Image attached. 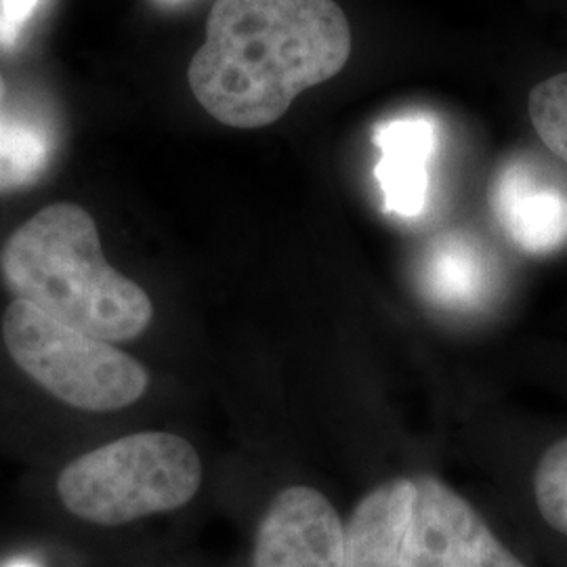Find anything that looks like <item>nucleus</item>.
<instances>
[{
	"label": "nucleus",
	"instance_id": "f8f14e48",
	"mask_svg": "<svg viewBox=\"0 0 567 567\" xmlns=\"http://www.w3.org/2000/svg\"><path fill=\"white\" fill-rule=\"evenodd\" d=\"M527 114L548 152L567 164V72L538 82L532 89Z\"/></svg>",
	"mask_w": 567,
	"mask_h": 567
},
{
	"label": "nucleus",
	"instance_id": "9b49d317",
	"mask_svg": "<svg viewBox=\"0 0 567 567\" xmlns=\"http://www.w3.org/2000/svg\"><path fill=\"white\" fill-rule=\"evenodd\" d=\"M53 156V133L39 118L4 114L0 122V194L39 182Z\"/></svg>",
	"mask_w": 567,
	"mask_h": 567
},
{
	"label": "nucleus",
	"instance_id": "2eb2a0df",
	"mask_svg": "<svg viewBox=\"0 0 567 567\" xmlns=\"http://www.w3.org/2000/svg\"><path fill=\"white\" fill-rule=\"evenodd\" d=\"M4 102H7V82L0 72V122L4 118Z\"/></svg>",
	"mask_w": 567,
	"mask_h": 567
},
{
	"label": "nucleus",
	"instance_id": "0eeeda50",
	"mask_svg": "<svg viewBox=\"0 0 567 567\" xmlns=\"http://www.w3.org/2000/svg\"><path fill=\"white\" fill-rule=\"evenodd\" d=\"M494 217L511 243L543 257L567 244V182L529 156L511 158L489 187Z\"/></svg>",
	"mask_w": 567,
	"mask_h": 567
},
{
	"label": "nucleus",
	"instance_id": "7ed1b4c3",
	"mask_svg": "<svg viewBox=\"0 0 567 567\" xmlns=\"http://www.w3.org/2000/svg\"><path fill=\"white\" fill-rule=\"evenodd\" d=\"M200 484L203 463L187 440L145 431L72 461L61 471L58 494L84 522L122 526L185 507Z\"/></svg>",
	"mask_w": 567,
	"mask_h": 567
},
{
	"label": "nucleus",
	"instance_id": "f257e3e1",
	"mask_svg": "<svg viewBox=\"0 0 567 567\" xmlns=\"http://www.w3.org/2000/svg\"><path fill=\"white\" fill-rule=\"evenodd\" d=\"M351 49V25L334 0H217L187 82L215 121L264 128L303 91L337 76Z\"/></svg>",
	"mask_w": 567,
	"mask_h": 567
},
{
	"label": "nucleus",
	"instance_id": "1a4fd4ad",
	"mask_svg": "<svg viewBox=\"0 0 567 567\" xmlns=\"http://www.w3.org/2000/svg\"><path fill=\"white\" fill-rule=\"evenodd\" d=\"M414 480L395 477L368 492L343 524V567H404Z\"/></svg>",
	"mask_w": 567,
	"mask_h": 567
},
{
	"label": "nucleus",
	"instance_id": "423d86ee",
	"mask_svg": "<svg viewBox=\"0 0 567 567\" xmlns=\"http://www.w3.org/2000/svg\"><path fill=\"white\" fill-rule=\"evenodd\" d=\"M252 567H343V522L322 492L282 489L257 529Z\"/></svg>",
	"mask_w": 567,
	"mask_h": 567
},
{
	"label": "nucleus",
	"instance_id": "9d476101",
	"mask_svg": "<svg viewBox=\"0 0 567 567\" xmlns=\"http://www.w3.org/2000/svg\"><path fill=\"white\" fill-rule=\"evenodd\" d=\"M489 259L465 234H446L429 246L421 284L426 299L444 309H473L489 292Z\"/></svg>",
	"mask_w": 567,
	"mask_h": 567
},
{
	"label": "nucleus",
	"instance_id": "4468645a",
	"mask_svg": "<svg viewBox=\"0 0 567 567\" xmlns=\"http://www.w3.org/2000/svg\"><path fill=\"white\" fill-rule=\"evenodd\" d=\"M44 0H0V49L11 51L20 44L28 23Z\"/></svg>",
	"mask_w": 567,
	"mask_h": 567
},
{
	"label": "nucleus",
	"instance_id": "dca6fc26",
	"mask_svg": "<svg viewBox=\"0 0 567 567\" xmlns=\"http://www.w3.org/2000/svg\"><path fill=\"white\" fill-rule=\"evenodd\" d=\"M4 567H39L37 564H32V561H25V559H16V561H11V564H7Z\"/></svg>",
	"mask_w": 567,
	"mask_h": 567
},
{
	"label": "nucleus",
	"instance_id": "f03ea898",
	"mask_svg": "<svg viewBox=\"0 0 567 567\" xmlns=\"http://www.w3.org/2000/svg\"><path fill=\"white\" fill-rule=\"evenodd\" d=\"M0 271L18 301L107 343L140 337L154 318L142 286L105 261L97 225L79 204H51L20 225L0 250Z\"/></svg>",
	"mask_w": 567,
	"mask_h": 567
},
{
	"label": "nucleus",
	"instance_id": "20e7f679",
	"mask_svg": "<svg viewBox=\"0 0 567 567\" xmlns=\"http://www.w3.org/2000/svg\"><path fill=\"white\" fill-rule=\"evenodd\" d=\"M2 339L30 379L79 410H122L140 402L150 385L137 360L25 301L7 307Z\"/></svg>",
	"mask_w": 567,
	"mask_h": 567
},
{
	"label": "nucleus",
	"instance_id": "39448f33",
	"mask_svg": "<svg viewBox=\"0 0 567 567\" xmlns=\"http://www.w3.org/2000/svg\"><path fill=\"white\" fill-rule=\"evenodd\" d=\"M414 486L404 567H527L452 487L431 475Z\"/></svg>",
	"mask_w": 567,
	"mask_h": 567
},
{
	"label": "nucleus",
	"instance_id": "6e6552de",
	"mask_svg": "<svg viewBox=\"0 0 567 567\" xmlns=\"http://www.w3.org/2000/svg\"><path fill=\"white\" fill-rule=\"evenodd\" d=\"M372 142L381 150L374 177L386 213L414 219L423 215L429 196V161L437 147V124L426 114H400L379 122Z\"/></svg>",
	"mask_w": 567,
	"mask_h": 567
},
{
	"label": "nucleus",
	"instance_id": "ddd939ff",
	"mask_svg": "<svg viewBox=\"0 0 567 567\" xmlns=\"http://www.w3.org/2000/svg\"><path fill=\"white\" fill-rule=\"evenodd\" d=\"M534 496L545 524L567 538V437L543 454L534 475Z\"/></svg>",
	"mask_w": 567,
	"mask_h": 567
},
{
	"label": "nucleus",
	"instance_id": "f3484780",
	"mask_svg": "<svg viewBox=\"0 0 567 567\" xmlns=\"http://www.w3.org/2000/svg\"><path fill=\"white\" fill-rule=\"evenodd\" d=\"M163 2H175V0H163Z\"/></svg>",
	"mask_w": 567,
	"mask_h": 567
}]
</instances>
